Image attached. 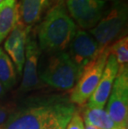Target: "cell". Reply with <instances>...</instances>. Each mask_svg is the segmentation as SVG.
<instances>
[{
    "label": "cell",
    "instance_id": "6da1fadb",
    "mask_svg": "<svg viewBox=\"0 0 128 129\" xmlns=\"http://www.w3.org/2000/svg\"><path fill=\"white\" fill-rule=\"evenodd\" d=\"M77 30L64 3H57L48 11L37 29L40 50L52 54L64 52Z\"/></svg>",
    "mask_w": 128,
    "mask_h": 129
},
{
    "label": "cell",
    "instance_id": "7a4b0ae2",
    "mask_svg": "<svg viewBox=\"0 0 128 129\" xmlns=\"http://www.w3.org/2000/svg\"><path fill=\"white\" fill-rule=\"evenodd\" d=\"M74 112L72 103L62 101L32 105L11 114L1 129H52Z\"/></svg>",
    "mask_w": 128,
    "mask_h": 129
},
{
    "label": "cell",
    "instance_id": "3957f363",
    "mask_svg": "<svg viewBox=\"0 0 128 129\" xmlns=\"http://www.w3.org/2000/svg\"><path fill=\"white\" fill-rule=\"evenodd\" d=\"M81 71L67 52L52 54L40 78L45 84L63 91L72 89L77 83Z\"/></svg>",
    "mask_w": 128,
    "mask_h": 129
},
{
    "label": "cell",
    "instance_id": "277c9868",
    "mask_svg": "<svg viewBox=\"0 0 128 129\" xmlns=\"http://www.w3.org/2000/svg\"><path fill=\"white\" fill-rule=\"evenodd\" d=\"M127 11L126 3L116 0L98 23L90 29L102 50L111 46L124 34L127 23Z\"/></svg>",
    "mask_w": 128,
    "mask_h": 129
},
{
    "label": "cell",
    "instance_id": "5b68a950",
    "mask_svg": "<svg viewBox=\"0 0 128 129\" xmlns=\"http://www.w3.org/2000/svg\"><path fill=\"white\" fill-rule=\"evenodd\" d=\"M108 55L109 48H107L103 49L93 61L84 67L77 83L71 92V103L78 104L81 107L88 103L98 85Z\"/></svg>",
    "mask_w": 128,
    "mask_h": 129
},
{
    "label": "cell",
    "instance_id": "8992f818",
    "mask_svg": "<svg viewBox=\"0 0 128 129\" xmlns=\"http://www.w3.org/2000/svg\"><path fill=\"white\" fill-rule=\"evenodd\" d=\"M108 116L120 129H128V68L119 66L118 72L108 98Z\"/></svg>",
    "mask_w": 128,
    "mask_h": 129
},
{
    "label": "cell",
    "instance_id": "52a82bcc",
    "mask_svg": "<svg viewBox=\"0 0 128 129\" xmlns=\"http://www.w3.org/2000/svg\"><path fill=\"white\" fill-rule=\"evenodd\" d=\"M66 4L70 17L84 29L94 28L106 11L102 0H67Z\"/></svg>",
    "mask_w": 128,
    "mask_h": 129
},
{
    "label": "cell",
    "instance_id": "ba28073f",
    "mask_svg": "<svg viewBox=\"0 0 128 129\" xmlns=\"http://www.w3.org/2000/svg\"><path fill=\"white\" fill-rule=\"evenodd\" d=\"M68 47L67 53L81 72L84 67L93 61L103 50L92 35L81 29L77 30Z\"/></svg>",
    "mask_w": 128,
    "mask_h": 129
},
{
    "label": "cell",
    "instance_id": "9c48e42d",
    "mask_svg": "<svg viewBox=\"0 0 128 129\" xmlns=\"http://www.w3.org/2000/svg\"><path fill=\"white\" fill-rule=\"evenodd\" d=\"M118 68L119 65L116 57L109 53L98 85L88 99L87 106L94 108H104L111 94Z\"/></svg>",
    "mask_w": 128,
    "mask_h": 129
},
{
    "label": "cell",
    "instance_id": "30bf717a",
    "mask_svg": "<svg viewBox=\"0 0 128 129\" xmlns=\"http://www.w3.org/2000/svg\"><path fill=\"white\" fill-rule=\"evenodd\" d=\"M40 48L34 34L31 31L27 36L25 45L24 72L20 90L22 92L32 91L39 87L40 81L37 76V62L40 55Z\"/></svg>",
    "mask_w": 128,
    "mask_h": 129
},
{
    "label": "cell",
    "instance_id": "8fae6325",
    "mask_svg": "<svg viewBox=\"0 0 128 129\" xmlns=\"http://www.w3.org/2000/svg\"><path fill=\"white\" fill-rule=\"evenodd\" d=\"M49 0H21L18 4L20 21L26 26L32 27L37 23Z\"/></svg>",
    "mask_w": 128,
    "mask_h": 129
},
{
    "label": "cell",
    "instance_id": "7c38bea8",
    "mask_svg": "<svg viewBox=\"0 0 128 129\" xmlns=\"http://www.w3.org/2000/svg\"><path fill=\"white\" fill-rule=\"evenodd\" d=\"M19 20L18 4H16V0H5L0 11V43L9 36Z\"/></svg>",
    "mask_w": 128,
    "mask_h": 129
},
{
    "label": "cell",
    "instance_id": "4fadbf2b",
    "mask_svg": "<svg viewBox=\"0 0 128 129\" xmlns=\"http://www.w3.org/2000/svg\"><path fill=\"white\" fill-rule=\"evenodd\" d=\"M80 112L85 124L94 126L98 129H120L103 108H89L85 104L81 107Z\"/></svg>",
    "mask_w": 128,
    "mask_h": 129
},
{
    "label": "cell",
    "instance_id": "5bb4252c",
    "mask_svg": "<svg viewBox=\"0 0 128 129\" xmlns=\"http://www.w3.org/2000/svg\"><path fill=\"white\" fill-rule=\"evenodd\" d=\"M0 83L4 89H10L16 83V72L10 57L0 48Z\"/></svg>",
    "mask_w": 128,
    "mask_h": 129
},
{
    "label": "cell",
    "instance_id": "9a60e30c",
    "mask_svg": "<svg viewBox=\"0 0 128 129\" xmlns=\"http://www.w3.org/2000/svg\"><path fill=\"white\" fill-rule=\"evenodd\" d=\"M31 31V27L26 26L19 20L13 28V29L11 31L7 38V40L5 41L4 43V48L5 51L8 53H9L13 48H15L20 40L24 37H27L29 32Z\"/></svg>",
    "mask_w": 128,
    "mask_h": 129
},
{
    "label": "cell",
    "instance_id": "2e32d148",
    "mask_svg": "<svg viewBox=\"0 0 128 129\" xmlns=\"http://www.w3.org/2000/svg\"><path fill=\"white\" fill-rule=\"evenodd\" d=\"M109 53L116 57L119 66L127 65L128 62V38L122 37L108 47Z\"/></svg>",
    "mask_w": 128,
    "mask_h": 129
},
{
    "label": "cell",
    "instance_id": "e0dca14e",
    "mask_svg": "<svg viewBox=\"0 0 128 129\" xmlns=\"http://www.w3.org/2000/svg\"><path fill=\"white\" fill-rule=\"evenodd\" d=\"M27 37L23 38L20 40V42L18 43L17 46L13 49L9 53L11 57L13 62H14L16 66L17 72L21 74L22 71L23 69L24 60H25V45H26Z\"/></svg>",
    "mask_w": 128,
    "mask_h": 129
},
{
    "label": "cell",
    "instance_id": "ac0fdd59",
    "mask_svg": "<svg viewBox=\"0 0 128 129\" xmlns=\"http://www.w3.org/2000/svg\"><path fill=\"white\" fill-rule=\"evenodd\" d=\"M66 129H84L83 120L78 112H74L70 121L67 123Z\"/></svg>",
    "mask_w": 128,
    "mask_h": 129
},
{
    "label": "cell",
    "instance_id": "d6986e66",
    "mask_svg": "<svg viewBox=\"0 0 128 129\" xmlns=\"http://www.w3.org/2000/svg\"><path fill=\"white\" fill-rule=\"evenodd\" d=\"M12 114V108L0 104V129L5 124Z\"/></svg>",
    "mask_w": 128,
    "mask_h": 129
},
{
    "label": "cell",
    "instance_id": "ffe728a7",
    "mask_svg": "<svg viewBox=\"0 0 128 129\" xmlns=\"http://www.w3.org/2000/svg\"><path fill=\"white\" fill-rule=\"evenodd\" d=\"M70 119H71V117H67V118L62 120L61 122H59L55 127H53L52 129H66V127H67V123H68V122L70 121Z\"/></svg>",
    "mask_w": 128,
    "mask_h": 129
},
{
    "label": "cell",
    "instance_id": "44dd1931",
    "mask_svg": "<svg viewBox=\"0 0 128 129\" xmlns=\"http://www.w3.org/2000/svg\"><path fill=\"white\" fill-rule=\"evenodd\" d=\"M4 95V87H3L2 83H0V98Z\"/></svg>",
    "mask_w": 128,
    "mask_h": 129
},
{
    "label": "cell",
    "instance_id": "7402d4cb",
    "mask_svg": "<svg viewBox=\"0 0 128 129\" xmlns=\"http://www.w3.org/2000/svg\"><path fill=\"white\" fill-rule=\"evenodd\" d=\"M84 129H98L97 127H94V126L89 125V124H86V126H84Z\"/></svg>",
    "mask_w": 128,
    "mask_h": 129
},
{
    "label": "cell",
    "instance_id": "603a6c76",
    "mask_svg": "<svg viewBox=\"0 0 128 129\" xmlns=\"http://www.w3.org/2000/svg\"><path fill=\"white\" fill-rule=\"evenodd\" d=\"M4 2L2 3V4H0V11H1V9H2V8H3V5H4Z\"/></svg>",
    "mask_w": 128,
    "mask_h": 129
},
{
    "label": "cell",
    "instance_id": "cb8c5ba5",
    "mask_svg": "<svg viewBox=\"0 0 128 129\" xmlns=\"http://www.w3.org/2000/svg\"><path fill=\"white\" fill-rule=\"evenodd\" d=\"M57 3H62V2H64L65 0H56Z\"/></svg>",
    "mask_w": 128,
    "mask_h": 129
},
{
    "label": "cell",
    "instance_id": "d4e9b609",
    "mask_svg": "<svg viewBox=\"0 0 128 129\" xmlns=\"http://www.w3.org/2000/svg\"><path fill=\"white\" fill-rule=\"evenodd\" d=\"M4 1H5V0H0V4H2V3L4 2Z\"/></svg>",
    "mask_w": 128,
    "mask_h": 129
},
{
    "label": "cell",
    "instance_id": "484cf974",
    "mask_svg": "<svg viewBox=\"0 0 128 129\" xmlns=\"http://www.w3.org/2000/svg\"><path fill=\"white\" fill-rule=\"evenodd\" d=\"M102 1H109V0H102ZM115 1H116V0H115Z\"/></svg>",
    "mask_w": 128,
    "mask_h": 129
}]
</instances>
